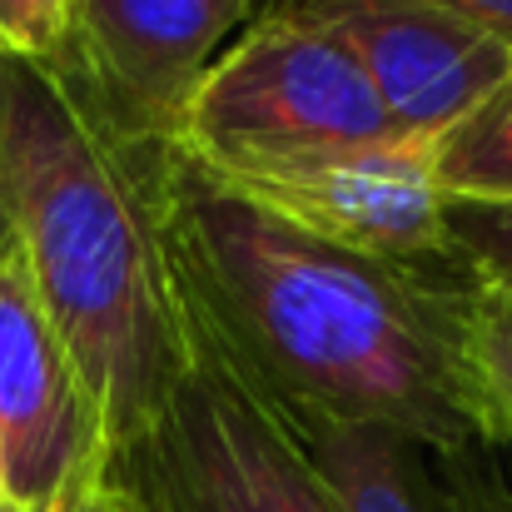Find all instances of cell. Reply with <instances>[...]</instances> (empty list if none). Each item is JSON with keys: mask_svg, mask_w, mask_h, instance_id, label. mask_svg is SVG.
Here are the masks:
<instances>
[{"mask_svg": "<svg viewBox=\"0 0 512 512\" xmlns=\"http://www.w3.org/2000/svg\"><path fill=\"white\" fill-rule=\"evenodd\" d=\"M150 179L199 334L289 418L378 423L433 453L478 443L458 343L468 269L319 239L179 150H150Z\"/></svg>", "mask_w": 512, "mask_h": 512, "instance_id": "obj_1", "label": "cell"}, {"mask_svg": "<svg viewBox=\"0 0 512 512\" xmlns=\"http://www.w3.org/2000/svg\"><path fill=\"white\" fill-rule=\"evenodd\" d=\"M0 184L15 259L100 408L110 458H130L199 348L150 150L125 145L60 65L0 55Z\"/></svg>", "mask_w": 512, "mask_h": 512, "instance_id": "obj_2", "label": "cell"}, {"mask_svg": "<svg viewBox=\"0 0 512 512\" xmlns=\"http://www.w3.org/2000/svg\"><path fill=\"white\" fill-rule=\"evenodd\" d=\"M388 140L398 130L353 50L274 0L209 65L165 150L214 179H249Z\"/></svg>", "mask_w": 512, "mask_h": 512, "instance_id": "obj_3", "label": "cell"}, {"mask_svg": "<svg viewBox=\"0 0 512 512\" xmlns=\"http://www.w3.org/2000/svg\"><path fill=\"white\" fill-rule=\"evenodd\" d=\"M120 468L150 512H343L294 418L204 334L160 428Z\"/></svg>", "mask_w": 512, "mask_h": 512, "instance_id": "obj_4", "label": "cell"}, {"mask_svg": "<svg viewBox=\"0 0 512 512\" xmlns=\"http://www.w3.org/2000/svg\"><path fill=\"white\" fill-rule=\"evenodd\" d=\"M254 20L259 0H70L65 75L125 145L165 150L224 40Z\"/></svg>", "mask_w": 512, "mask_h": 512, "instance_id": "obj_5", "label": "cell"}, {"mask_svg": "<svg viewBox=\"0 0 512 512\" xmlns=\"http://www.w3.org/2000/svg\"><path fill=\"white\" fill-rule=\"evenodd\" d=\"M334 30L373 80L398 140H443L512 75V50L433 0H284Z\"/></svg>", "mask_w": 512, "mask_h": 512, "instance_id": "obj_6", "label": "cell"}, {"mask_svg": "<svg viewBox=\"0 0 512 512\" xmlns=\"http://www.w3.org/2000/svg\"><path fill=\"white\" fill-rule=\"evenodd\" d=\"M95 458H110L100 408L35 299L20 259L0 264V483L5 503L50 508Z\"/></svg>", "mask_w": 512, "mask_h": 512, "instance_id": "obj_7", "label": "cell"}, {"mask_svg": "<svg viewBox=\"0 0 512 512\" xmlns=\"http://www.w3.org/2000/svg\"><path fill=\"white\" fill-rule=\"evenodd\" d=\"M299 229L413 269H463L448 239V199L433 179V145L388 140L294 170L224 179Z\"/></svg>", "mask_w": 512, "mask_h": 512, "instance_id": "obj_8", "label": "cell"}, {"mask_svg": "<svg viewBox=\"0 0 512 512\" xmlns=\"http://www.w3.org/2000/svg\"><path fill=\"white\" fill-rule=\"evenodd\" d=\"M294 428L304 433L343 512H443L418 473V443H408L403 433L334 418H294Z\"/></svg>", "mask_w": 512, "mask_h": 512, "instance_id": "obj_9", "label": "cell"}, {"mask_svg": "<svg viewBox=\"0 0 512 512\" xmlns=\"http://www.w3.org/2000/svg\"><path fill=\"white\" fill-rule=\"evenodd\" d=\"M433 179L448 204H512V75L433 140Z\"/></svg>", "mask_w": 512, "mask_h": 512, "instance_id": "obj_10", "label": "cell"}, {"mask_svg": "<svg viewBox=\"0 0 512 512\" xmlns=\"http://www.w3.org/2000/svg\"><path fill=\"white\" fill-rule=\"evenodd\" d=\"M463 378L473 398V423L478 443H503L512 448V294L468 284L463 294Z\"/></svg>", "mask_w": 512, "mask_h": 512, "instance_id": "obj_11", "label": "cell"}, {"mask_svg": "<svg viewBox=\"0 0 512 512\" xmlns=\"http://www.w3.org/2000/svg\"><path fill=\"white\" fill-rule=\"evenodd\" d=\"M448 239L468 279L512 294V204H448Z\"/></svg>", "mask_w": 512, "mask_h": 512, "instance_id": "obj_12", "label": "cell"}, {"mask_svg": "<svg viewBox=\"0 0 512 512\" xmlns=\"http://www.w3.org/2000/svg\"><path fill=\"white\" fill-rule=\"evenodd\" d=\"M0 55L70 65V0H0Z\"/></svg>", "mask_w": 512, "mask_h": 512, "instance_id": "obj_13", "label": "cell"}, {"mask_svg": "<svg viewBox=\"0 0 512 512\" xmlns=\"http://www.w3.org/2000/svg\"><path fill=\"white\" fill-rule=\"evenodd\" d=\"M40 512H150V508L135 493V483L125 478L120 458H95L50 508H40Z\"/></svg>", "mask_w": 512, "mask_h": 512, "instance_id": "obj_14", "label": "cell"}, {"mask_svg": "<svg viewBox=\"0 0 512 512\" xmlns=\"http://www.w3.org/2000/svg\"><path fill=\"white\" fill-rule=\"evenodd\" d=\"M453 15H463L468 25H478L483 35H493L498 45L512 50V0H433Z\"/></svg>", "mask_w": 512, "mask_h": 512, "instance_id": "obj_15", "label": "cell"}, {"mask_svg": "<svg viewBox=\"0 0 512 512\" xmlns=\"http://www.w3.org/2000/svg\"><path fill=\"white\" fill-rule=\"evenodd\" d=\"M15 259V224H10V204H5V184H0V264Z\"/></svg>", "mask_w": 512, "mask_h": 512, "instance_id": "obj_16", "label": "cell"}, {"mask_svg": "<svg viewBox=\"0 0 512 512\" xmlns=\"http://www.w3.org/2000/svg\"><path fill=\"white\" fill-rule=\"evenodd\" d=\"M0 512H25V508H15V503H0Z\"/></svg>", "mask_w": 512, "mask_h": 512, "instance_id": "obj_17", "label": "cell"}, {"mask_svg": "<svg viewBox=\"0 0 512 512\" xmlns=\"http://www.w3.org/2000/svg\"><path fill=\"white\" fill-rule=\"evenodd\" d=\"M0 503H5V483H0Z\"/></svg>", "mask_w": 512, "mask_h": 512, "instance_id": "obj_18", "label": "cell"}, {"mask_svg": "<svg viewBox=\"0 0 512 512\" xmlns=\"http://www.w3.org/2000/svg\"><path fill=\"white\" fill-rule=\"evenodd\" d=\"M503 512H512V508H503Z\"/></svg>", "mask_w": 512, "mask_h": 512, "instance_id": "obj_19", "label": "cell"}]
</instances>
